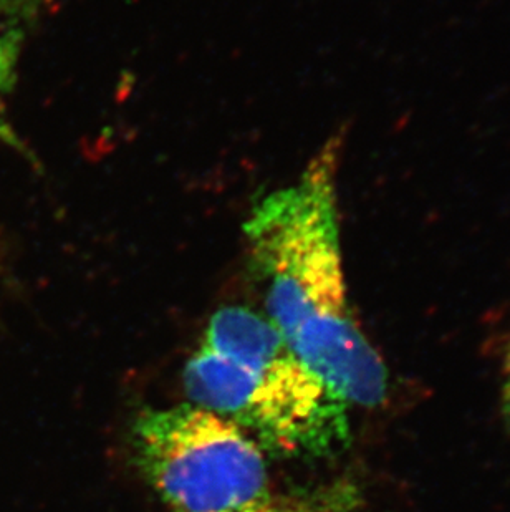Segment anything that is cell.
Returning <instances> with one entry per match:
<instances>
[{"instance_id": "2", "label": "cell", "mask_w": 510, "mask_h": 512, "mask_svg": "<svg viewBox=\"0 0 510 512\" xmlns=\"http://www.w3.org/2000/svg\"><path fill=\"white\" fill-rule=\"evenodd\" d=\"M183 385L193 405L239 426L270 455L325 458L350 440L347 401L249 307L212 314Z\"/></svg>"}, {"instance_id": "6", "label": "cell", "mask_w": 510, "mask_h": 512, "mask_svg": "<svg viewBox=\"0 0 510 512\" xmlns=\"http://www.w3.org/2000/svg\"><path fill=\"white\" fill-rule=\"evenodd\" d=\"M504 411L510 421V345L506 355V382H504Z\"/></svg>"}, {"instance_id": "5", "label": "cell", "mask_w": 510, "mask_h": 512, "mask_svg": "<svg viewBox=\"0 0 510 512\" xmlns=\"http://www.w3.org/2000/svg\"><path fill=\"white\" fill-rule=\"evenodd\" d=\"M350 489H330L312 494H265L246 508L234 512H342L340 506H348L353 499L348 496Z\"/></svg>"}, {"instance_id": "1", "label": "cell", "mask_w": 510, "mask_h": 512, "mask_svg": "<svg viewBox=\"0 0 510 512\" xmlns=\"http://www.w3.org/2000/svg\"><path fill=\"white\" fill-rule=\"evenodd\" d=\"M340 138L297 183L255 204L247 251L265 309L292 352L348 405L385 401L388 373L348 305L337 213Z\"/></svg>"}, {"instance_id": "3", "label": "cell", "mask_w": 510, "mask_h": 512, "mask_svg": "<svg viewBox=\"0 0 510 512\" xmlns=\"http://www.w3.org/2000/svg\"><path fill=\"white\" fill-rule=\"evenodd\" d=\"M133 448L141 473L174 512H234L270 493L262 448L193 403L143 411Z\"/></svg>"}, {"instance_id": "4", "label": "cell", "mask_w": 510, "mask_h": 512, "mask_svg": "<svg viewBox=\"0 0 510 512\" xmlns=\"http://www.w3.org/2000/svg\"><path fill=\"white\" fill-rule=\"evenodd\" d=\"M42 0H0V138L17 145L14 131L2 115V105L17 80L20 55Z\"/></svg>"}]
</instances>
